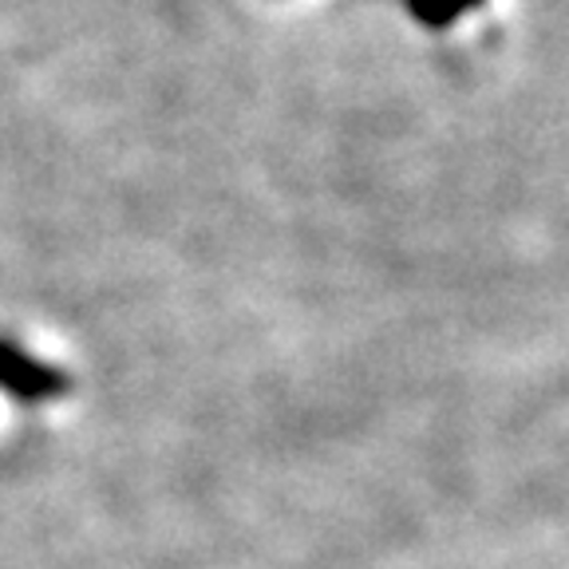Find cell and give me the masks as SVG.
<instances>
[{"instance_id":"1","label":"cell","mask_w":569,"mask_h":569,"mask_svg":"<svg viewBox=\"0 0 569 569\" xmlns=\"http://www.w3.org/2000/svg\"><path fill=\"white\" fill-rule=\"evenodd\" d=\"M0 383L20 391V396H40V391L60 388L52 376L40 372L32 360H24V356H17V352H0Z\"/></svg>"}]
</instances>
